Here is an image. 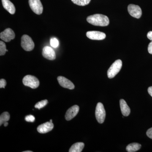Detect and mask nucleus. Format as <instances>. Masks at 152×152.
<instances>
[{
  "mask_svg": "<svg viewBox=\"0 0 152 152\" xmlns=\"http://www.w3.org/2000/svg\"><path fill=\"white\" fill-rule=\"evenodd\" d=\"M87 21L95 26H106L109 24L110 20L107 16L102 14H95L87 17Z\"/></svg>",
  "mask_w": 152,
  "mask_h": 152,
  "instance_id": "obj_1",
  "label": "nucleus"
},
{
  "mask_svg": "<svg viewBox=\"0 0 152 152\" xmlns=\"http://www.w3.org/2000/svg\"><path fill=\"white\" fill-rule=\"evenodd\" d=\"M122 66V62L121 60L119 59L115 61L107 71V76L109 78H113L119 72Z\"/></svg>",
  "mask_w": 152,
  "mask_h": 152,
  "instance_id": "obj_2",
  "label": "nucleus"
},
{
  "mask_svg": "<svg viewBox=\"0 0 152 152\" xmlns=\"http://www.w3.org/2000/svg\"><path fill=\"white\" fill-rule=\"evenodd\" d=\"M23 83L24 86L33 89L37 88L39 86V80L35 76L31 75L25 76L23 79Z\"/></svg>",
  "mask_w": 152,
  "mask_h": 152,
  "instance_id": "obj_3",
  "label": "nucleus"
},
{
  "mask_svg": "<svg viewBox=\"0 0 152 152\" xmlns=\"http://www.w3.org/2000/svg\"><path fill=\"white\" fill-rule=\"evenodd\" d=\"M21 45L26 51H31L34 48V43L29 36L25 34L22 36Z\"/></svg>",
  "mask_w": 152,
  "mask_h": 152,
  "instance_id": "obj_4",
  "label": "nucleus"
},
{
  "mask_svg": "<svg viewBox=\"0 0 152 152\" xmlns=\"http://www.w3.org/2000/svg\"><path fill=\"white\" fill-rule=\"evenodd\" d=\"M95 115L97 121L99 124H103L106 117V112L103 104L102 103H98L96 107Z\"/></svg>",
  "mask_w": 152,
  "mask_h": 152,
  "instance_id": "obj_5",
  "label": "nucleus"
},
{
  "mask_svg": "<svg viewBox=\"0 0 152 152\" xmlns=\"http://www.w3.org/2000/svg\"><path fill=\"white\" fill-rule=\"evenodd\" d=\"M29 4L32 10L37 14L41 15L43 11V7L40 0H29Z\"/></svg>",
  "mask_w": 152,
  "mask_h": 152,
  "instance_id": "obj_6",
  "label": "nucleus"
},
{
  "mask_svg": "<svg viewBox=\"0 0 152 152\" xmlns=\"http://www.w3.org/2000/svg\"><path fill=\"white\" fill-rule=\"evenodd\" d=\"M128 10L129 14L136 18L139 19L142 16V10L139 6L131 4L128 6Z\"/></svg>",
  "mask_w": 152,
  "mask_h": 152,
  "instance_id": "obj_7",
  "label": "nucleus"
},
{
  "mask_svg": "<svg viewBox=\"0 0 152 152\" xmlns=\"http://www.w3.org/2000/svg\"><path fill=\"white\" fill-rule=\"evenodd\" d=\"M15 37V35L14 31L10 28L6 29L0 34L1 39L7 42H10L12 40L14 39Z\"/></svg>",
  "mask_w": 152,
  "mask_h": 152,
  "instance_id": "obj_8",
  "label": "nucleus"
},
{
  "mask_svg": "<svg viewBox=\"0 0 152 152\" xmlns=\"http://www.w3.org/2000/svg\"><path fill=\"white\" fill-rule=\"evenodd\" d=\"M86 36L89 39L94 40H102L106 37L105 33L98 31H89L86 33Z\"/></svg>",
  "mask_w": 152,
  "mask_h": 152,
  "instance_id": "obj_9",
  "label": "nucleus"
},
{
  "mask_svg": "<svg viewBox=\"0 0 152 152\" xmlns=\"http://www.w3.org/2000/svg\"><path fill=\"white\" fill-rule=\"evenodd\" d=\"M42 54L43 56L47 59L54 60L56 58V54L53 49L49 46L44 47L42 50Z\"/></svg>",
  "mask_w": 152,
  "mask_h": 152,
  "instance_id": "obj_10",
  "label": "nucleus"
},
{
  "mask_svg": "<svg viewBox=\"0 0 152 152\" xmlns=\"http://www.w3.org/2000/svg\"><path fill=\"white\" fill-rule=\"evenodd\" d=\"M59 84L61 86L70 90H73L75 88V85L69 80L63 76H59L57 78Z\"/></svg>",
  "mask_w": 152,
  "mask_h": 152,
  "instance_id": "obj_11",
  "label": "nucleus"
},
{
  "mask_svg": "<svg viewBox=\"0 0 152 152\" xmlns=\"http://www.w3.org/2000/svg\"><path fill=\"white\" fill-rule=\"evenodd\" d=\"M80 107L78 106L74 105L68 109L66 112L65 119L66 121H69L72 119L73 118L77 115L79 111Z\"/></svg>",
  "mask_w": 152,
  "mask_h": 152,
  "instance_id": "obj_12",
  "label": "nucleus"
},
{
  "mask_svg": "<svg viewBox=\"0 0 152 152\" xmlns=\"http://www.w3.org/2000/svg\"><path fill=\"white\" fill-rule=\"evenodd\" d=\"M54 128V125L50 122L44 123L38 127L37 130L38 132L41 134H45L52 131Z\"/></svg>",
  "mask_w": 152,
  "mask_h": 152,
  "instance_id": "obj_13",
  "label": "nucleus"
},
{
  "mask_svg": "<svg viewBox=\"0 0 152 152\" xmlns=\"http://www.w3.org/2000/svg\"><path fill=\"white\" fill-rule=\"evenodd\" d=\"M2 3L4 8L11 15H14L16 9L10 0H2Z\"/></svg>",
  "mask_w": 152,
  "mask_h": 152,
  "instance_id": "obj_14",
  "label": "nucleus"
},
{
  "mask_svg": "<svg viewBox=\"0 0 152 152\" xmlns=\"http://www.w3.org/2000/svg\"><path fill=\"white\" fill-rule=\"evenodd\" d=\"M120 104L121 111L123 115L124 116H129L131 110L126 101L123 99L120 100Z\"/></svg>",
  "mask_w": 152,
  "mask_h": 152,
  "instance_id": "obj_15",
  "label": "nucleus"
},
{
  "mask_svg": "<svg viewBox=\"0 0 152 152\" xmlns=\"http://www.w3.org/2000/svg\"><path fill=\"white\" fill-rule=\"evenodd\" d=\"M85 145L83 142H77L72 146L69 150V152H81L82 151Z\"/></svg>",
  "mask_w": 152,
  "mask_h": 152,
  "instance_id": "obj_16",
  "label": "nucleus"
},
{
  "mask_svg": "<svg viewBox=\"0 0 152 152\" xmlns=\"http://www.w3.org/2000/svg\"><path fill=\"white\" fill-rule=\"evenodd\" d=\"M141 148V145L138 143H132L129 144L126 150L129 152H134L138 151Z\"/></svg>",
  "mask_w": 152,
  "mask_h": 152,
  "instance_id": "obj_17",
  "label": "nucleus"
},
{
  "mask_svg": "<svg viewBox=\"0 0 152 152\" xmlns=\"http://www.w3.org/2000/svg\"><path fill=\"white\" fill-rule=\"evenodd\" d=\"M10 119V114L5 112L1 114L0 116V125L1 126L4 123L8 121Z\"/></svg>",
  "mask_w": 152,
  "mask_h": 152,
  "instance_id": "obj_18",
  "label": "nucleus"
},
{
  "mask_svg": "<svg viewBox=\"0 0 152 152\" xmlns=\"http://www.w3.org/2000/svg\"><path fill=\"white\" fill-rule=\"evenodd\" d=\"M74 4L77 5L85 6L88 4L91 0H71Z\"/></svg>",
  "mask_w": 152,
  "mask_h": 152,
  "instance_id": "obj_19",
  "label": "nucleus"
},
{
  "mask_svg": "<svg viewBox=\"0 0 152 152\" xmlns=\"http://www.w3.org/2000/svg\"><path fill=\"white\" fill-rule=\"evenodd\" d=\"M6 52H8V50L6 48L5 43L2 41H0V56H4Z\"/></svg>",
  "mask_w": 152,
  "mask_h": 152,
  "instance_id": "obj_20",
  "label": "nucleus"
},
{
  "mask_svg": "<svg viewBox=\"0 0 152 152\" xmlns=\"http://www.w3.org/2000/svg\"><path fill=\"white\" fill-rule=\"evenodd\" d=\"M48 103V101L47 100H44L41 101L40 102H38L35 105V107L36 108L40 110L41 108L44 107Z\"/></svg>",
  "mask_w": 152,
  "mask_h": 152,
  "instance_id": "obj_21",
  "label": "nucleus"
},
{
  "mask_svg": "<svg viewBox=\"0 0 152 152\" xmlns=\"http://www.w3.org/2000/svg\"><path fill=\"white\" fill-rule=\"evenodd\" d=\"M50 45L53 48H57L59 45V42L56 38H53L50 39Z\"/></svg>",
  "mask_w": 152,
  "mask_h": 152,
  "instance_id": "obj_22",
  "label": "nucleus"
},
{
  "mask_svg": "<svg viewBox=\"0 0 152 152\" xmlns=\"http://www.w3.org/2000/svg\"><path fill=\"white\" fill-rule=\"evenodd\" d=\"M25 120L28 122H34L35 120V118L32 115H28L25 117Z\"/></svg>",
  "mask_w": 152,
  "mask_h": 152,
  "instance_id": "obj_23",
  "label": "nucleus"
},
{
  "mask_svg": "<svg viewBox=\"0 0 152 152\" xmlns=\"http://www.w3.org/2000/svg\"><path fill=\"white\" fill-rule=\"evenodd\" d=\"M6 85H7V82L4 79H1L0 80V88H5Z\"/></svg>",
  "mask_w": 152,
  "mask_h": 152,
  "instance_id": "obj_24",
  "label": "nucleus"
},
{
  "mask_svg": "<svg viewBox=\"0 0 152 152\" xmlns=\"http://www.w3.org/2000/svg\"><path fill=\"white\" fill-rule=\"evenodd\" d=\"M146 134L148 136V137L152 139V128L149 129L147 131Z\"/></svg>",
  "mask_w": 152,
  "mask_h": 152,
  "instance_id": "obj_25",
  "label": "nucleus"
},
{
  "mask_svg": "<svg viewBox=\"0 0 152 152\" xmlns=\"http://www.w3.org/2000/svg\"><path fill=\"white\" fill-rule=\"evenodd\" d=\"M148 51L150 54H152V41L149 44L148 47Z\"/></svg>",
  "mask_w": 152,
  "mask_h": 152,
  "instance_id": "obj_26",
  "label": "nucleus"
},
{
  "mask_svg": "<svg viewBox=\"0 0 152 152\" xmlns=\"http://www.w3.org/2000/svg\"><path fill=\"white\" fill-rule=\"evenodd\" d=\"M147 37L150 40L152 41V31L149 32L147 34Z\"/></svg>",
  "mask_w": 152,
  "mask_h": 152,
  "instance_id": "obj_27",
  "label": "nucleus"
},
{
  "mask_svg": "<svg viewBox=\"0 0 152 152\" xmlns=\"http://www.w3.org/2000/svg\"><path fill=\"white\" fill-rule=\"evenodd\" d=\"M148 92L149 94L152 97V86L148 88Z\"/></svg>",
  "mask_w": 152,
  "mask_h": 152,
  "instance_id": "obj_28",
  "label": "nucleus"
},
{
  "mask_svg": "<svg viewBox=\"0 0 152 152\" xmlns=\"http://www.w3.org/2000/svg\"><path fill=\"white\" fill-rule=\"evenodd\" d=\"M4 126H7L8 125V123L7 122H6L4 123Z\"/></svg>",
  "mask_w": 152,
  "mask_h": 152,
  "instance_id": "obj_29",
  "label": "nucleus"
},
{
  "mask_svg": "<svg viewBox=\"0 0 152 152\" xmlns=\"http://www.w3.org/2000/svg\"><path fill=\"white\" fill-rule=\"evenodd\" d=\"M23 152H32V151H23Z\"/></svg>",
  "mask_w": 152,
  "mask_h": 152,
  "instance_id": "obj_30",
  "label": "nucleus"
},
{
  "mask_svg": "<svg viewBox=\"0 0 152 152\" xmlns=\"http://www.w3.org/2000/svg\"><path fill=\"white\" fill-rule=\"evenodd\" d=\"M50 122H52V120H50Z\"/></svg>",
  "mask_w": 152,
  "mask_h": 152,
  "instance_id": "obj_31",
  "label": "nucleus"
}]
</instances>
